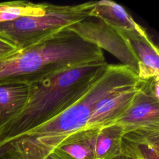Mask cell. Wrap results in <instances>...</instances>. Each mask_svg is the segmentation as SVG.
<instances>
[{"label":"cell","instance_id":"cell-1","mask_svg":"<svg viewBox=\"0 0 159 159\" xmlns=\"http://www.w3.org/2000/svg\"><path fill=\"white\" fill-rule=\"evenodd\" d=\"M137 75L123 65H107L102 76L69 108L0 147V158L43 159L72 134L85 129L97 102L134 85Z\"/></svg>","mask_w":159,"mask_h":159},{"label":"cell","instance_id":"cell-2","mask_svg":"<svg viewBox=\"0 0 159 159\" xmlns=\"http://www.w3.org/2000/svg\"><path fill=\"white\" fill-rule=\"evenodd\" d=\"M102 50L68 28L0 59V84L30 86L59 73L104 61Z\"/></svg>","mask_w":159,"mask_h":159},{"label":"cell","instance_id":"cell-3","mask_svg":"<svg viewBox=\"0 0 159 159\" xmlns=\"http://www.w3.org/2000/svg\"><path fill=\"white\" fill-rule=\"evenodd\" d=\"M107 65L104 61L82 65L30 85L24 107L0 129V147L73 105L102 76Z\"/></svg>","mask_w":159,"mask_h":159},{"label":"cell","instance_id":"cell-4","mask_svg":"<svg viewBox=\"0 0 159 159\" xmlns=\"http://www.w3.org/2000/svg\"><path fill=\"white\" fill-rule=\"evenodd\" d=\"M94 2L65 6L48 3L43 15L0 22V38L17 50L28 47L89 18Z\"/></svg>","mask_w":159,"mask_h":159},{"label":"cell","instance_id":"cell-5","mask_svg":"<svg viewBox=\"0 0 159 159\" xmlns=\"http://www.w3.org/2000/svg\"><path fill=\"white\" fill-rule=\"evenodd\" d=\"M116 124L124 133L140 130H159V76L139 79L134 100Z\"/></svg>","mask_w":159,"mask_h":159},{"label":"cell","instance_id":"cell-6","mask_svg":"<svg viewBox=\"0 0 159 159\" xmlns=\"http://www.w3.org/2000/svg\"><path fill=\"white\" fill-rule=\"evenodd\" d=\"M96 19H85L67 28L101 50L109 52L137 75L139 63L129 43L117 30Z\"/></svg>","mask_w":159,"mask_h":159},{"label":"cell","instance_id":"cell-7","mask_svg":"<svg viewBox=\"0 0 159 159\" xmlns=\"http://www.w3.org/2000/svg\"><path fill=\"white\" fill-rule=\"evenodd\" d=\"M138 81L130 87L112 93L99 101L85 129H100L115 124L131 105L138 90Z\"/></svg>","mask_w":159,"mask_h":159},{"label":"cell","instance_id":"cell-8","mask_svg":"<svg viewBox=\"0 0 159 159\" xmlns=\"http://www.w3.org/2000/svg\"><path fill=\"white\" fill-rule=\"evenodd\" d=\"M129 43L139 63V79L159 76V53L157 47L139 24L129 30H117Z\"/></svg>","mask_w":159,"mask_h":159},{"label":"cell","instance_id":"cell-9","mask_svg":"<svg viewBox=\"0 0 159 159\" xmlns=\"http://www.w3.org/2000/svg\"><path fill=\"white\" fill-rule=\"evenodd\" d=\"M120 155L133 159H159V130H140L124 134Z\"/></svg>","mask_w":159,"mask_h":159},{"label":"cell","instance_id":"cell-10","mask_svg":"<svg viewBox=\"0 0 159 159\" xmlns=\"http://www.w3.org/2000/svg\"><path fill=\"white\" fill-rule=\"evenodd\" d=\"M98 129H83L72 134L52 153L59 159H95L94 142Z\"/></svg>","mask_w":159,"mask_h":159},{"label":"cell","instance_id":"cell-11","mask_svg":"<svg viewBox=\"0 0 159 159\" xmlns=\"http://www.w3.org/2000/svg\"><path fill=\"white\" fill-rule=\"evenodd\" d=\"M29 86L22 84H0V129L16 117L24 107Z\"/></svg>","mask_w":159,"mask_h":159},{"label":"cell","instance_id":"cell-12","mask_svg":"<svg viewBox=\"0 0 159 159\" xmlns=\"http://www.w3.org/2000/svg\"><path fill=\"white\" fill-rule=\"evenodd\" d=\"M89 16L102 20L116 30L132 29L139 25L121 6L110 0L94 1Z\"/></svg>","mask_w":159,"mask_h":159},{"label":"cell","instance_id":"cell-13","mask_svg":"<svg viewBox=\"0 0 159 159\" xmlns=\"http://www.w3.org/2000/svg\"><path fill=\"white\" fill-rule=\"evenodd\" d=\"M123 127L114 124L98 129L94 142L95 159H112L120 155Z\"/></svg>","mask_w":159,"mask_h":159},{"label":"cell","instance_id":"cell-14","mask_svg":"<svg viewBox=\"0 0 159 159\" xmlns=\"http://www.w3.org/2000/svg\"><path fill=\"white\" fill-rule=\"evenodd\" d=\"M48 4L34 3L27 1L1 2L0 22L13 20L24 16L43 15L46 12Z\"/></svg>","mask_w":159,"mask_h":159},{"label":"cell","instance_id":"cell-15","mask_svg":"<svg viewBox=\"0 0 159 159\" xmlns=\"http://www.w3.org/2000/svg\"><path fill=\"white\" fill-rule=\"evenodd\" d=\"M17 50V49L12 44L0 38V59L14 53Z\"/></svg>","mask_w":159,"mask_h":159},{"label":"cell","instance_id":"cell-16","mask_svg":"<svg viewBox=\"0 0 159 159\" xmlns=\"http://www.w3.org/2000/svg\"><path fill=\"white\" fill-rule=\"evenodd\" d=\"M43 159H59L58 157H57L54 154L52 153L48 154L46 157H45Z\"/></svg>","mask_w":159,"mask_h":159},{"label":"cell","instance_id":"cell-17","mask_svg":"<svg viewBox=\"0 0 159 159\" xmlns=\"http://www.w3.org/2000/svg\"><path fill=\"white\" fill-rule=\"evenodd\" d=\"M112 159H133V158L127 157H124V156H122V155H119V156H117L116 157H114Z\"/></svg>","mask_w":159,"mask_h":159},{"label":"cell","instance_id":"cell-18","mask_svg":"<svg viewBox=\"0 0 159 159\" xmlns=\"http://www.w3.org/2000/svg\"><path fill=\"white\" fill-rule=\"evenodd\" d=\"M0 159H6V158H0Z\"/></svg>","mask_w":159,"mask_h":159}]
</instances>
